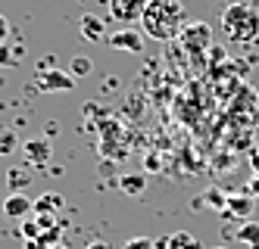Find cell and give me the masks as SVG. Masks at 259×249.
Listing matches in <instances>:
<instances>
[{
	"instance_id": "23",
	"label": "cell",
	"mask_w": 259,
	"mask_h": 249,
	"mask_svg": "<svg viewBox=\"0 0 259 249\" xmlns=\"http://www.w3.org/2000/svg\"><path fill=\"white\" fill-rule=\"evenodd\" d=\"M250 193H253V196H259V175H256V178H253V184H250Z\"/></svg>"
},
{
	"instance_id": "16",
	"label": "cell",
	"mask_w": 259,
	"mask_h": 249,
	"mask_svg": "<svg viewBox=\"0 0 259 249\" xmlns=\"http://www.w3.org/2000/svg\"><path fill=\"white\" fill-rule=\"evenodd\" d=\"M91 72H94V63H91L88 56H72V63H69V75H72V78H88Z\"/></svg>"
},
{
	"instance_id": "25",
	"label": "cell",
	"mask_w": 259,
	"mask_h": 249,
	"mask_svg": "<svg viewBox=\"0 0 259 249\" xmlns=\"http://www.w3.org/2000/svg\"><path fill=\"white\" fill-rule=\"evenodd\" d=\"M25 249H41V243L38 240H25Z\"/></svg>"
},
{
	"instance_id": "21",
	"label": "cell",
	"mask_w": 259,
	"mask_h": 249,
	"mask_svg": "<svg viewBox=\"0 0 259 249\" xmlns=\"http://www.w3.org/2000/svg\"><path fill=\"white\" fill-rule=\"evenodd\" d=\"M122 249H156L150 237H132V240H125Z\"/></svg>"
},
{
	"instance_id": "3",
	"label": "cell",
	"mask_w": 259,
	"mask_h": 249,
	"mask_svg": "<svg viewBox=\"0 0 259 249\" xmlns=\"http://www.w3.org/2000/svg\"><path fill=\"white\" fill-rule=\"evenodd\" d=\"M178 41L184 44V50H209V44H212V28L197 19V22H188V25L181 28Z\"/></svg>"
},
{
	"instance_id": "1",
	"label": "cell",
	"mask_w": 259,
	"mask_h": 249,
	"mask_svg": "<svg viewBox=\"0 0 259 249\" xmlns=\"http://www.w3.org/2000/svg\"><path fill=\"white\" fill-rule=\"evenodd\" d=\"M141 25L144 34L153 37V41H175L181 28L188 25V13H184L181 0H147Z\"/></svg>"
},
{
	"instance_id": "18",
	"label": "cell",
	"mask_w": 259,
	"mask_h": 249,
	"mask_svg": "<svg viewBox=\"0 0 259 249\" xmlns=\"http://www.w3.org/2000/svg\"><path fill=\"white\" fill-rule=\"evenodd\" d=\"M19 63V47H10V44H0V69H10Z\"/></svg>"
},
{
	"instance_id": "17",
	"label": "cell",
	"mask_w": 259,
	"mask_h": 249,
	"mask_svg": "<svg viewBox=\"0 0 259 249\" xmlns=\"http://www.w3.org/2000/svg\"><path fill=\"white\" fill-rule=\"evenodd\" d=\"M7 181H10V190H13V193H25V187L31 184V175H25V171L22 168H13V171H7Z\"/></svg>"
},
{
	"instance_id": "28",
	"label": "cell",
	"mask_w": 259,
	"mask_h": 249,
	"mask_svg": "<svg viewBox=\"0 0 259 249\" xmlns=\"http://www.w3.org/2000/svg\"><path fill=\"white\" fill-rule=\"evenodd\" d=\"M219 249H225V246H219Z\"/></svg>"
},
{
	"instance_id": "13",
	"label": "cell",
	"mask_w": 259,
	"mask_h": 249,
	"mask_svg": "<svg viewBox=\"0 0 259 249\" xmlns=\"http://www.w3.org/2000/svg\"><path fill=\"white\" fill-rule=\"evenodd\" d=\"M237 240H240V243H247V249H259V224L247 218L244 224L237 227Z\"/></svg>"
},
{
	"instance_id": "9",
	"label": "cell",
	"mask_w": 259,
	"mask_h": 249,
	"mask_svg": "<svg viewBox=\"0 0 259 249\" xmlns=\"http://www.w3.org/2000/svg\"><path fill=\"white\" fill-rule=\"evenodd\" d=\"M225 212L240 218V221H247L253 215V193L250 190H240V193H231L228 196V206H225Z\"/></svg>"
},
{
	"instance_id": "20",
	"label": "cell",
	"mask_w": 259,
	"mask_h": 249,
	"mask_svg": "<svg viewBox=\"0 0 259 249\" xmlns=\"http://www.w3.org/2000/svg\"><path fill=\"white\" fill-rule=\"evenodd\" d=\"M203 200H206L212 209H225V206H228V196H225V193H219L215 187H209L206 193H203Z\"/></svg>"
},
{
	"instance_id": "19",
	"label": "cell",
	"mask_w": 259,
	"mask_h": 249,
	"mask_svg": "<svg viewBox=\"0 0 259 249\" xmlns=\"http://www.w3.org/2000/svg\"><path fill=\"white\" fill-rule=\"evenodd\" d=\"M19 234H22L25 240H38V237H41V221H38V218H25L22 227H19Z\"/></svg>"
},
{
	"instance_id": "24",
	"label": "cell",
	"mask_w": 259,
	"mask_h": 249,
	"mask_svg": "<svg viewBox=\"0 0 259 249\" xmlns=\"http://www.w3.org/2000/svg\"><path fill=\"white\" fill-rule=\"evenodd\" d=\"M88 249H109L103 240H94V243H88Z\"/></svg>"
},
{
	"instance_id": "7",
	"label": "cell",
	"mask_w": 259,
	"mask_h": 249,
	"mask_svg": "<svg viewBox=\"0 0 259 249\" xmlns=\"http://www.w3.org/2000/svg\"><path fill=\"white\" fill-rule=\"evenodd\" d=\"M22 156H25V162L28 165H34V168H41V165H47L50 162V153H53V146H50V140L47 137H31V140H25L22 143Z\"/></svg>"
},
{
	"instance_id": "6",
	"label": "cell",
	"mask_w": 259,
	"mask_h": 249,
	"mask_svg": "<svg viewBox=\"0 0 259 249\" xmlns=\"http://www.w3.org/2000/svg\"><path fill=\"white\" fill-rule=\"evenodd\" d=\"M78 78H72L69 69H47L38 75V87L47 93H60V90H72Z\"/></svg>"
},
{
	"instance_id": "5",
	"label": "cell",
	"mask_w": 259,
	"mask_h": 249,
	"mask_svg": "<svg viewBox=\"0 0 259 249\" xmlns=\"http://www.w3.org/2000/svg\"><path fill=\"white\" fill-rule=\"evenodd\" d=\"M106 44L113 50H122V53H141L144 50V31L138 28H119L106 37Z\"/></svg>"
},
{
	"instance_id": "4",
	"label": "cell",
	"mask_w": 259,
	"mask_h": 249,
	"mask_svg": "<svg viewBox=\"0 0 259 249\" xmlns=\"http://www.w3.org/2000/svg\"><path fill=\"white\" fill-rule=\"evenodd\" d=\"M106 4H109V16H113L119 25L141 22V16L147 10V0H106Z\"/></svg>"
},
{
	"instance_id": "10",
	"label": "cell",
	"mask_w": 259,
	"mask_h": 249,
	"mask_svg": "<svg viewBox=\"0 0 259 249\" xmlns=\"http://www.w3.org/2000/svg\"><path fill=\"white\" fill-rule=\"evenodd\" d=\"M78 25H81V34L88 37V41H94V44L103 41V37H109V34H106V22H103L100 16H94V13H84Z\"/></svg>"
},
{
	"instance_id": "27",
	"label": "cell",
	"mask_w": 259,
	"mask_h": 249,
	"mask_svg": "<svg viewBox=\"0 0 259 249\" xmlns=\"http://www.w3.org/2000/svg\"><path fill=\"white\" fill-rule=\"evenodd\" d=\"M50 249H69V246H63V243H57V246H50Z\"/></svg>"
},
{
	"instance_id": "14",
	"label": "cell",
	"mask_w": 259,
	"mask_h": 249,
	"mask_svg": "<svg viewBox=\"0 0 259 249\" xmlns=\"http://www.w3.org/2000/svg\"><path fill=\"white\" fill-rule=\"evenodd\" d=\"M19 137H16L13 128H0V156H13V153H19Z\"/></svg>"
},
{
	"instance_id": "22",
	"label": "cell",
	"mask_w": 259,
	"mask_h": 249,
	"mask_svg": "<svg viewBox=\"0 0 259 249\" xmlns=\"http://www.w3.org/2000/svg\"><path fill=\"white\" fill-rule=\"evenodd\" d=\"M7 37H10V22L7 16H0V44H7Z\"/></svg>"
},
{
	"instance_id": "12",
	"label": "cell",
	"mask_w": 259,
	"mask_h": 249,
	"mask_svg": "<svg viewBox=\"0 0 259 249\" xmlns=\"http://www.w3.org/2000/svg\"><path fill=\"white\" fill-rule=\"evenodd\" d=\"M63 206H66V200L60 193H44L34 200V215H57Z\"/></svg>"
},
{
	"instance_id": "8",
	"label": "cell",
	"mask_w": 259,
	"mask_h": 249,
	"mask_svg": "<svg viewBox=\"0 0 259 249\" xmlns=\"http://www.w3.org/2000/svg\"><path fill=\"white\" fill-rule=\"evenodd\" d=\"M34 212V200L25 193H10L4 200V215L7 218H28Z\"/></svg>"
},
{
	"instance_id": "26",
	"label": "cell",
	"mask_w": 259,
	"mask_h": 249,
	"mask_svg": "<svg viewBox=\"0 0 259 249\" xmlns=\"http://www.w3.org/2000/svg\"><path fill=\"white\" fill-rule=\"evenodd\" d=\"M253 168H256V175H259V153H253Z\"/></svg>"
},
{
	"instance_id": "11",
	"label": "cell",
	"mask_w": 259,
	"mask_h": 249,
	"mask_svg": "<svg viewBox=\"0 0 259 249\" xmlns=\"http://www.w3.org/2000/svg\"><path fill=\"white\" fill-rule=\"evenodd\" d=\"M119 190L128 196H141L144 190H147V175L144 171H132V175H122L119 178Z\"/></svg>"
},
{
	"instance_id": "2",
	"label": "cell",
	"mask_w": 259,
	"mask_h": 249,
	"mask_svg": "<svg viewBox=\"0 0 259 249\" xmlns=\"http://www.w3.org/2000/svg\"><path fill=\"white\" fill-rule=\"evenodd\" d=\"M222 31L231 44H253L259 37V10L244 0H234L222 10Z\"/></svg>"
},
{
	"instance_id": "15",
	"label": "cell",
	"mask_w": 259,
	"mask_h": 249,
	"mask_svg": "<svg viewBox=\"0 0 259 249\" xmlns=\"http://www.w3.org/2000/svg\"><path fill=\"white\" fill-rule=\"evenodd\" d=\"M169 249H203V243L194 234H188V231H178V234H172Z\"/></svg>"
}]
</instances>
